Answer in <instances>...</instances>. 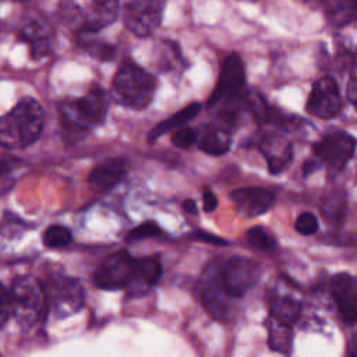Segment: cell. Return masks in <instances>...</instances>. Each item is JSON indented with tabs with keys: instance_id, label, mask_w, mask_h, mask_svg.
<instances>
[{
	"instance_id": "52a82bcc",
	"label": "cell",
	"mask_w": 357,
	"mask_h": 357,
	"mask_svg": "<svg viewBox=\"0 0 357 357\" xmlns=\"http://www.w3.org/2000/svg\"><path fill=\"white\" fill-rule=\"evenodd\" d=\"M166 0H127L126 26L137 36L151 35L160 24Z\"/></svg>"
},
{
	"instance_id": "3957f363",
	"label": "cell",
	"mask_w": 357,
	"mask_h": 357,
	"mask_svg": "<svg viewBox=\"0 0 357 357\" xmlns=\"http://www.w3.org/2000/svg\"><path fill=\"white\" fill-rule=\"evenodd\" d=\"M155 89L156 78L131 61L121 64L113 81L116 102L134 110L146 107L155 95Z\"/></svg>"
},
{
	"instance_id": "30bf717a",
	"label": "cell",
	"mask_w": 357,
	"mask_h": 357,
	"mask_svg": "<svg viewBox=\"0 0 357 357\" xmlns=\"http://www.w3.org/2000/svg\"><path fill=\"white\" fill-rule=\"evenodd\" d=\"M245 84L244 66L238 54H229L220 67L218 82L208 98L206 105L211 107L223 99H233L241 95V91Z\"/></svg>"
},
{
	"instance_id": "ba28073f",
	"label": "cell",
	"mask_w": 357,
	"mask_h": 357,
	"mask_svg": "<svg viewBox=\"0 0 357 357\" xmlns=\"http://www.w3.org/2000/svg\"><path fill=\"white\" fill-rule=\"evenodd\" d=\"M47 305L57 318H67L78 312L84 305V287L74 278H60L46 293Z\"/></svg>"
},
{
	"instance_id": "83f0119b",
	"label": "cell",
	"mask_w": 357,
	"mask_h": 357,
	"mask_svg": "<svg viewBox=\"0 0 357 357\" xmlns=\"http://www.w3.org/2000/svg\"><path fill=\"white\" fill-rule=\"evenodd\" d=\"M197 139H198V135H197L195 130L191 127H187V126L178 127L172 135L173 145H176L177 148H183V149L190 148Z\"/></svg>"
},
{
	"instance_id": "d4e9b609",
	"label": "cell",
	"mask_w": 357,
	"mask_h": 357,
	"mask_svg": "<svg viewBox=\"0 0 357 357\" xmlns=\"http://www.w3.org/2000/svg\"><path fill=\"white\" fill-rule=\"evenodd\" d=\"M79 42L81 46L85 47L92 56L98 57L99 60H112L114 57V47L109 43L105 42H99L95 40L93 38H91V32H79Z\"/></svg>"
},
{
	"instance_id": "7402d4cb",
	"label": "cell",
	"mask_w": 357,
	"mask_h": 357,
	"mask_svg": "<svg viewBox=\"0 0 357 357\" xmlns=\"http://www.w3.org/2000/svg\"><path fill=\"white\" fill-rule=\"evenodd\" d=\"M201 110V103H190L187 105L185 107L180 109L177 113L172 114L170 117L159 121L151 131H149V135H148V141L149 142H153L156 141L159 137H162L163 134L172 131L173 128H178L181 126H184L185 123H188L191 119H194L198 112Z\"/></svg>"
},
{
	"instance_id": "1f68e13d",
	"label": "cell",
	"mask_w": 357,
	"mask_h": 357,
	"mask_svg": "<svg viewBox=\"0 0 357 357\" xmlns=\"http://www.w3.org/2000/svg\"><path fill=\"white\" fill-rule=\"evenodd\" d=\"M347 99L357 109V63L353 66L349 84H347Z\"/></svg>"
},
{
	"instance_id": "5bb4252c",
	"label": "cell",
	"mask_w": 357,
	"mask_h": 357,
	"mask_svg": "<svg viewBox=\"0 0 357 357\" xmlns=\"http://www.w3.org/2000/svg\"><path fill=\"white\" fill-rule=\"evenodd\" d=\"M237 211L247 218L264 215L275 201L273 192L261 187L237 188L230 194Z\"/></svg>"
},
{
	"instance_id": "e0dca14e",
	"label": "cell",
	"mask_w": 357,
	"mask_h": 357,
	"mask_svg": "<svg viewBox=\"0 0 357 357\" xmlns=\"http://www.w3.org/2000/svg\"><path fill=\"white\" fill-rule=\"evenodd\" d=\"M259 151L265 156L272 174L283 172L293 159V145L283 135L265 137L259 142Z\"/></svg>"
},
{
	"instance_id": "8d00e7d4",
	"label": "cell",
	"mask_w": 357,
	"mask_h": 357,
	"mask_svg": "<svg viewBox=\"0 0 357 357\" xmlns=\"http://www.w3.org/2000/svg\"><path fill=\"white\" fill-rule=\"evenodd\" d=\"M13 169V160L10 159H0V176L10 173Z\"/></svg>"
},
{
	"instance_id": "8992f818",
	"label": "cell",
	"mask_w": 357,
	"mask_h": 357,
	"mask_svg": "<svg viewBox=\"0 0 357 357\" xmlns=\"http://www.w3.org/2000/svg\"><path fill=\"white\" fill-rule=\"evenodd\" d=\"M119 13L117 0H66L63 18L78 26V32H96L112 24Z\"/></svg>"
},
{
	"instance_id": "d590c367",
	"label": "cell",
	"mask_w": 357,
	"mask_h": 357,
	"mask_svg": "<svg viewBox=\"0 0 357 357\" xmlns=\"http://www.w3.org/2000/svg\"><path fill=\"white\" fill-rule=\"evenodd\" d=\"M183 209H184L187 213H190V215H197V211H198L197 204H195V201H192V199H185V201L183 202Z\"/></svg>"
},
{
	"instance_id": "603a6c76",
	"label": "cell",
	"mask_w": 357,
	"mask_h": 357,
	"mask_svg": "<svg viewBox=\"0 0 357 357\" xmlns=\"http://www.w3.org/2000/svg\"><path fill=\"white\" fill-rule=\"evenodd\" d=\"M268 328V344L272 350L279 353H290L291 343H293V333L291 325L283 324L273 317L266 321Z\"/></svg>"
},
{
	"instance_id": "4dcf8cb0",
	"label": "cell",
	"mask_w": 357,
	"mask_h": 357,
	"mask_svg": "<svg viewBox=\"0 0 357 357\" xmlns=\"http://www.w3.org/2000/svg\"><path fill=\"white\" fill-rule=\"evenodd\" d=\"M10 315H11L10 293L4 289L3 284H0V328L4 326V324L8 321Z\"/></svg>"
},
{
	"instance_id": "9c48e42d",
	"label": "cell",
	"mask_w": 357,
	"mask_h": 357,
	"mask_svg": "<svg viewBox=\"0 0 357 357\" xmlns=\"http://www.w3.org/2000/svg\"><path fill=\"white\" fill-rule=\"evenodd\" d=\"M132 265L134 258L127 251H117L103 259L96 268L93 282L102 290H120L128 284Z\"/></svg>"
},
{
	"instance_id": "9a60e30c",
	"label": "cell",
	"mask_w": 357,
	"mask_h": 357,
	"mask_svg": "<svg viewBox=\"0 0 357 357\" xmlns=\"http://www.w3.org/2000/svg\"><path fill=\"white\" fill-rule=\"evenodd\" d=\"M162 276V265L158 258L144 257L134 259L132 275L126 286L131 297L144 296Z\"/></svg>"
},
{
	"instance_id": "836d02e7",
	"label": "cell",
	"mask_w": 357,
	"mask_h": 357,
	"mask_svg": "<svg viewBox=\"0 0 357 357\" xmlns=\"http://www.w3.org/2000/svg\"><path fill=\"white\" fill-rule=\"evenodd\" d=\"M202 206L205 212H213L218 206V199L211 190H205L202 194Z\"/></svg>"
},
{
	"instance_id": "44dd1931",
	"label": "cell",
	"mask_w": 357,
	"mask_h": 357,
	"mask_svg": "<svg viewBox=\"0 0 357 357\" xmlns=\"http://www.w3.org/2000/svg\"><path fill=\"white\" fill-rule=\"evenodd\" d=\"M268 304H269L271 317H273L275 319L283 324L293 325L298 321L301 315V303L294 297L273 294L269 298Z\"/></svg>"
},
{
	"instance_id": "d6a6232c",
	"label": "cell",
	"mask_w": 357,
	"mask_h": 357,
	"mask_svg": "<svg viewBox=\"0 0 357 357\" xmlns=\"http://www.w3.org/2000/svg\"><path fill=\"white\" fill-rule=\"evenodd\" d=\"M194 237L199 241H204V243H208V244H213V245H227V241L212 234V233H208V231H204V230H197L194 233Z\"/></svg>"
},
{
	"instance_id": "e575fe53",
	"label": "cell",
	"mask_w": 357,
	"mask_h": 357,
	"mask_svg": "<svg viewBox=\"0 0 357 357\" xmlns=\"http://www.w3.org/2000/svg\"><path fill=\"white\" fill-rule=\"evenodd\" d=\"M317 170H319V163L314 159H310L307 162H304L303 167H301V172H303V177H308L311 176L312 173H315Z\"/></svg>"
},
{
	"instance_id": "7c38bea8",
	"label": "cell",
	"mask_w": 357,
	"mask_h": 357,
	"mask_svg": "<svg viewBox=\"0 0 357 357\" xmlns=\"http://www.w3.org/2000/svg\"><path fill=\"white\" fill-rule=\"evenodd\" d=\"M356 151V139L346 132H332L312 145L314 155L333 169H343Z\"/></svg>"
},
{
	"instance_id": "4316f807",
	"label": "cell",
	"mask_w": 357,
	"mask_h": 357,
	"mask_svg": "<svg viewBox=\"0 0 357 357\" xmlns=\"http://www.w3.org/2000/svg\"><path fill=\"white\" fill-rule=\"evenodd\" d=\"M73 241V234L70 229L60 225L49 226L43 233V243L50 248H61Z\"/></svg>"
},
{
	"instance_id": "cb8c5ba5",
	"label": "cell",
	"mask_w": 357,
	"mask_h": 357,
	"mask_svg": "<svg viewBox=\"0 0 357 357\" xmlns=\"http://www.w3.org/2000/svg\"><path fill=\"white\" fill-rule=\"evenodd\" d=\"M346 195L342 191L329 192L322 202V215L326 220L339 222L346 213Z\"/></svg>"
},
{
	"instance_id": "6da1fadb",
	"label": "cell",
	"mask_w": 357,
	"mask_h": 357,
	"mask_svg": "<svg viewBox=\"0 0 357 357\" xmlns=\"http://www.w3.org/2000/svg\"><path fill=\"white\" fill-rule=\"evenodd\" d=\"M107 106V95L98 85H93L81 98L63 99L57 109L64 134L74 139L85 135L105 120Z\"/></svg>"
},
{
	"instance_id": "74e56055",
	"label": "cell",
	"mask_w": 357,
	"mask_h": 357,
	"mask_svg": "<svg viewBox=\"0 0 357 357\" xmlns=\"http://www.w3.org/2000/svg\"><path fill=\"white\" fill-rule=\"evenodd\" d=\"M347 354L351 357H357V333L350 339V343L347 347Z\"/></svg>"
},
{
	"instance_id": "f1b7e54d",
	"label": "cell",
	"mask_w": 357,
	"mask_h": 357,
	"mask_svg": "<svg viewBox=\"0 0 357 357\" xmlns=\"http://www.w3.org/2000/svg\"><path fill=\"white\" fill-rule=\"evenodd\" d=\"M319 225H318V219L314 213L311 212H303L297 216L296 223H294V229L303 234V236H310L314 234L318 230Z\"/></svg>"
},
{
	"instance_id": "8fae6325",
	"label": "cell",
	"mask_w": 357,
	"mask_h": 357,
	"mask_svg": "<svg viewBox=\"0 0 357 357\" xmlns=\"http://www.w3.org/2000/svg\"><path fill=\"white\" fill-rule=\"evenodd\" d=\"M305 109L318 119H333L342 109V95L332 77H322L312 85Z\"/></svg>"
},
{
	"instance_id": "4fadbf2b",
	"label": "cell",
	"mask_w": 357,
	"mask_h": 357,
	"mask_svg": "<svg viewBox=\"0 0 357 357\" xmlns=\"http://www.w3.org/2000/svg\"><path fill=\"white\" fill-rule=\"evenodd\" d=\"M331 291L342 321L351 325L357 321V278L342 272L332 278Z\"/></svg>"
},
{
	"instance_id": "277c9868",
	"label": "cell",
	"mask_w": 357,
	"mask_h": 357,
	"mask_svg": "<svg viewBox=\"0 0 357 357\" xmlns=\"http://www.w3.org/2000/svg\"><path fill=\"white\" fill-rule=\"evenodd\" d=\"M11 314L24 331L32 329L38 325L47 307L46 290L42 283L32 276H18L10 291Z\"/></svg>"
},
{
	"instance_id": "f546056e",
	"label": "cell",
	"mask_w": 357,
	"mask_h": 357,
	"mask_svg": "<svg viewBox=\"0 0 357 357\" xmlns=\"http://www.w3.org/2000/svg\"><path fill=\"white\" fill-rule=\"evenodd\" d=\"M160 233H162L160 227L155 222L148 220V222H144L139 226L134 227L128 233L127 240H130V241H132V240H144V238H149V237H156Z\"/></svg>"
},
{
	"instance_id": "5b68a950",
	"label": "cell",
	"mask_w": 357,
	"mask_h": 357,
	"mask_svg": "<svg viewBox=\"0 0 357 357\" xmlns=\"http://www.w3.org/2000/svg\"><path fill=\"white\" fill-rule=\"evenodd\" d=\"M216 282L231 300L243 297L258 282L262 268L261 265L241 255H233L227 259H215L211 262Z\"/></svg>"
},
{
	"instance_id": "7a4b0ae2",
	"label": "cell",
	"mask_w": 357,
	"mask_h": 357,
	"mask_svg": "<svg viewBox=\"0 0 357 357\" xmlns=\"http://www.w3.org/2000/svg\"><path fill=\"white\" fill-rule=\"evenodd\" d=\"M43 123L42 106L32 98H24L0 117V144L7 148L29 146L40 137Z\"/></svg>"
},
{
	"instance_id": "d6986e66",
	"label": "cell",
	"mask_w": 357,
	"mask_h": 357,
	"mask_svg": "<svg viewBox=\"0 0 357 357\" xmlns=\"http://www.w3.org/2000/svg\"><path fill=\"white\" fill-rule=\"evenodd\" d=\"M198 146L208 155L220 156L230 149V134L227 128L211 124L204 128L198 141Z\"/></svg>"
},
{
	"instance_id": "484cf974",
	"label": "cell",
	"mask_w": 357,
	"mask_h": 357,
	"mask_svg": "<svg viewBox=\"0 0 357 357\" xmlns=\"http://www.w3.org/2000/svg\"><path fill=\"white\" fill-rule=\"evenodd\" d=\"M245 240L250 245L261 251H273L276 248V240L261 226H254L247 230Z\"/></svg>"
},
{
	"instance_id": "2e32d148",
	"label": "cell",
	"mask_w": 357,
	"mask_h": 357,
	"mask_svg": "<svg viewBox=\"0 0 357 357\" xmlns=\"http://www.w3.org/2000/svg\"><path fill=\"white\" fill-rule=\"evenodd\" d=\"M127 173V160L121 158L107 159L99 163L88 176V183L93 191L105 192L117 185Z\"/></svg>"
},
{
	"instance_id": "ffe728a7",
	"label": "cell",
	"mask_w": 357,
	"mask_h": 357,
	"mask_svg": "<svg viewBox=\"0 0 357 357\" xmlns=\"http://www.w3.org/2000/svg\"><path fill=\"white\" fill-rule=\"evenodd\" d=\"M326 20L335 26L357 21V0H321Z\"/></svg>"
},
{
	"instance_id": "ac0fdd59",
	"label": "cell",
	"mask_w": 357,
	"mask_h": 357,
	"mask_svg": "<svg viewBox=\"0 0 357 357\" xmlns=\"http://www.w3.org/2000/svg\"><path fill=\"white\" fill-rule=\"evenodd\" d=\"M20 38L28 45L31 56L33 59L45 57L52 50L53 31L50 25L42 20H35L26 24L21 29Z\"/></svg>"
}]
</instances>
